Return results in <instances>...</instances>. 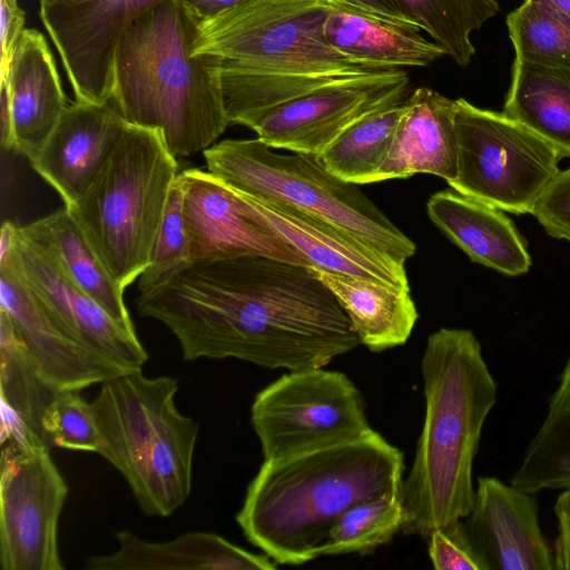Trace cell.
<instances>
[{"label": "cell", "mask_w": 570, "mask_h": 570, "mask_svg": "<svg viewBox=\"0 0 570 570\" xmlns=\"http://www.w3.org/2000/svg\"><path fill=\"white\" fill-rule=\"evenodd\" d=\"M136 305L173 333L186 361L230 357L297 371L324 367L361 344L313 267L266 256L191 264Z\"/></svg>", "instance_id": "6da1fadb"}, {"label": "cell", "mask_w": 570, "mask_h": 570, "mask_svg": "<svg viewBox=\"0 0 570 570\" xmlns=\"http://www.w3.org/2000/svg\"><path fill=\"white\" fill-rule=\"evenodd\" d=\"M403 453L379 432L264 460L236 521L277 564L317 558L336 520L352 507L400 493Z\"/></svg>", "instance_id": "7a4b0ae2"}, {"label": "cell", "mask_w": 570, "mask_h": 570, "mask_svg": "<svg viewBox=\"0 0 570 570\" xmlns=\"http://www.w3.org/2000/svg\"><path fill=\"white\" fill-rule=\"evenodd\" d=\"M331 9L325 0H247L199 21L194 53L222 59L229 124L249 127L314 90L389 70L356 62L330 46L324 22Z\"/></svg>", "instance_id": "3957f363"}, {"label": "cell", "mask_w": 570, "mask_h": 570, "mask_svg": "<svg viewBox=\"0 0 570 570\" xmlns=\"http://www.w3.org/2000/svg\"><path fill=\"white\" fill-rule=\"evenodd\" d=\"M425 417L412 466L402 481V532L428 539L472 510L473 462L498 385L472 331L432 333L421 361Z\"/></svg>", "instance_id": "277c9868"}, {"label": "cell", "mask_w": 570, "mask_h": 570, "mask_svg": "<svg viewBox=\"0 0 570 570\" xmlns=\"http://www.w3.org/2000/svg\"><path fill=\"white\" fill-rule=\"evenodd\" d=\"M198 27L168 0L137 18L116 51L110 101L127 124L156 130L175 158L206 150L229 125L222 59L194 53Z\"/></svg>", "instance_id": "5b68a950"}, {"label": "cell", "mask_w": 570, "mask_h": 570, "mask_svg": "<svg viewBox=\"0 0 570 570\" xmlns=\"http://www.w3.org/2000/svg\"><path fill=\"white\" fill-rule=\"evenodd\" d=\"M178 382L130 370L100 384L92 409L98 452L126 480L140 510L169 517L191 492L198 424L177 409Z\"/></svg>", "instance_id": "8992f818"}, {"label": "cell", "mask_w": 570, "mask_h": 570, "mask_svg": "<svg viewBox=\"0 0 570 570\" xmlns=\"http://www.w3.org/2000/svg\"><path fill=\"white\" fill-rule=\"evenodd\" d=\"M179 173L156 130L127 124L90 186L66 206L122 289L149 265Z\"/></svg>", "instance_id": "52a82bcc"}, {"label": "cell", "mask_w": 570, "mask_h": 570, "mask_svg": "<svg viewBox=\"0 0 570 570\" xmlns=\"http://www.w3.org/2000/svg\"><path fill=\"white\" fill-rule=\"evenodd\" d=\"M203 156L209 174L244 195L322 218L399 265L415 253L358 185L333 175L316 156L281 154L259 138L222 140Z\"/></svg>", "instance_id": "ba28073f"}, {"label": "cell", "mask_w": 570, "mask_h": 570, "mask_svg": "<svg viewBox=\"0 0 570 570\" xmlns=\"http://www.w3.org/2000/svg\"><path fill=\"white\" fill-rule=\"evenodd\" d=\"M455 191L515 215L531 214L562 156L503 111L455 99Z\"/></svg>", "instance_id": "9c48e42d"}, {"label": "cell", "mask_w": 570, "mask_h": 570, "mask_svg": "<svg viewBox=\"0 0 570 570\" xmlns=\"http://www.w3.org/2000/svg\"><path fill=\"white\" fill-rule=\"evenodd\" d=\"M250 422L264 460L361 436L372 430L361 391L342 372L289 371L259 391Z\"/></svg>", "instance_id": "30bf717a"}, {"label": "cell", "mask_w": 570, "mask_h": 570, "mask_svg": "<svg viewBox=\"0 0 570 570\" xmlns=\"http://www.w3.org/2000/svg\"><path fill=\"white\" fill-rule=\"evenodd\" d=\"M2 443L0 567L63 570L58 523L68 485L45 442L18 439Z\"/></svg>", "instance_id": "8fae6325"}, {"label": "cell", "mask_w": 570, "mask_h": 570, "mask_svg": "<svg viewBox=\"0 0 570 570\" xmlns=\"http://www.w3.org/2000/svg\"><path fill=\"white\" fill-rule=\"evenodd\" d=\"M409 87L403 68L350 78L289 100L248 128L274 149L318 156L362 117L403 102Z\"/></svg>", "instance_id": "7c38bea8"}, {"label": "cell", "mask_w": 570, "mask_h": 570, "mask_svg": "<svg viewBox=\"0 0 570 570\" xmlns=\"http://www.w3.org/2000/svg\"><path fill=\"white\" fill-rule=\"evenodd\" d=\"M168 0H57L40 7L76 101L105 104L114 91L118 43L131 23Z\"/></svg>", "instance_id": "4fadbf2b"}, {"label": "cell", "mask_w": 570, "mask_h": 570, "mask_svg": "<svg viewBox=\"0 0 570 570\" xmlns=\"http://www.w3.org/2000/svg\"><path fill=\"white\" fill-rule=\"evenodd\" d=\"M178 180L191 264L258 255L311 266L256 217L242 193L196 168L180 171Z\"/></svg>", "instance_id": "5bb4252c"}, {"label": "cell", "mask_w": 570, "mask_h": 570, "mask_svg": "<svg viewBox=\"0 0 570 570\" xmlns=\"http://www.w3.org/2000/svg\"><path fill=\"white\" fill-rule=\"evenodd\" d=\"M7 262L13 265L33 297L68 334L129 370L142 367L148 354L136 331L114 320L20 235L13 252L0 258V263Z\"/></svg>", "instance_id": "9a60e30c"}, {"label": "cell", "mask_w": 570, "mask_h": 570, "mask_svg": "<svg viewBox=\"0 0 570 570\" xmlns=\"http://www.w3.org/2000/svg\"><path fill=\"white\" fill-rule=\"evenodd\" d=\"M463 523L487 570H556L539 523L538 493L480 476Z\"/></svg>", "instance_id": "2e32d148"}, {"label": "cell", "mask_w": 570, "mask_h": 570, "mask_svg": "<svg viewBox=\"0 0 570 570\" xmlns=\"http://www.w3.org/2000/svg\"><path fill=\"white\" fill-rule=\"evenodd\" d=\"M0 309L16 324L45 381L59 393L80 392L130 371L68 334L9 262L0 263Z\"/></svg>", "instance_id": "e0dca14e"}, {"label": "cell", "mask_w": 570, "mask_h": 570, "mask_svg": "<svg viewBox=\"0 0 570 570\" xmlns=\"http://www.w3.org/2000/svg\"><path fill=\"white\" fill-rule=\"evenodd\" d=\"M0 91L2 148L31 161L68 107L53 56L40 31L23 30Z\"/></svg>", "instance_id": "ac0fdd59"}, {"label": "cell", "mask_w": 570, "mask_h": 570, "mask_svg": "<svg viewBox=\"0 0 570 570\" xmlns=\"http://www.w3.org/2000/svg\"><path fill=\"white\" fill-rule=\"evenodd\" d=\"M126 126L110 100L75 101L68 105L30 165L65 206H71L90 186Z\"/></svg>", "instance_id": "d6986e66"}, {"label": "cell", "mask_w": 570, "mask_h": 570, "mask_svg": "<svg viewBox=\"0 0 570 570\" xmlns=\"http://www.w3.org/2000/svg\"><path fill=\"white\" fill-rule=\"evenodd\" d=\"M245 197L256 217L302 254L311 267L410 289L403 265L333 224L284 204Z\"/></svg>", "instance_id": "ffe728a7"}, {"label": "cell", "mask_w": 570, "mask_h": 570, "mask_svg": "<svg viewBox=\"0 0 570 570\" xmlns=\"http://www.w3.org/2000/svg\"><path fill=\"white\" fill-rule=\"evenodd\" d=\"M455 99L420 87L403 102L392 147L375 183L430 174L456 177Z\"/></svg>", "instance_id": "44dd1931"}, {"label": "cell", "mask_w": 570, "mask_h": 570, "mask_svg": "<svg viewBox=\"0 0 570 570\" xmlns=\"http://www.w3.org/2000/svg\"><path fill=\"white\" fill-rule=\"evenodd\" d=\"M426 210L432 223L471 262L511 277L529 272L532 261L527 240L503 210L454 189L433 194Z\"/></svg>", "instance_id": "7402d4cb"}, {"label": "cell", "mask_w": 570, "mask_h": 570, "mask_svg": "<svg viewBox=\"0 0 570 570\" xmlns=\"http://www.w3.org/2000/svg\"><path fill=\"white\" fill-rule=\"evenodd\" d=\"M118 549L94 554L87 570H275L267 554L249 552L213 532H187L166 542L141 539L129 530L116 532Z\"/></svg>", "instance_id": "603a6c76"}, {"label": "cell", "mask_w": 570, "mask_h": 570, "mask_svg": "<svg viewBox=\"0 0 570 570\" xmlns=\"http://www.w3.org/2000/svg\"><path fill=\"white\" fill-rule=\"evenodd\" d=\"M19 235L114 320L135 331L124 299L125 289L111 276L66 206L19 226Z\"/></svg>", "instance_id": "cb8c5ba5"}, {"label": "cell", "mask_w": 570, "mask_h": 570, "mask_svg": "<svg viewBox=\"0 0 570 570\" xmlns=\"http://www.w3.org/2000/svg\"><path fill=\"white\" fill-rule=\"evenodd\" d=\"M324 36L340 53L382 69L426 67L446 56L420 29L334 8L324 22Z\"/></svg>", "instance_id": "d4e9b609"}, {"label": "cell", "mask_w": 570, "mask_h": 570, "mask_svg": "<svg viewBox=\"0 0 570 570\" xmlns=\"http://www.w3.org/2000/svg\"><path fill=\"white\" fill-rule=\"evenodd\" d=\"M314 269L337 298L361 344L382 352L406 343L419 317L410 289Z\"/></svg>", "instance_id": "484cf974"}, {"label": "cell", "mask_w": 570, "mask_h": 570, "mask_svg": "<svg viewBox=\"0 0 570 570\" xmlns=\"http://www.w3.org/2000/svg\"><path fill=\"white\" fill-rule=\"evenodd\" d=\"M502 111L570 158V69L514 58Z\"/></svg>", "instance_id": "4316f807"}, {"label": "cell", "mask_w": 570, "mask_h": 570, "mask_svg": "<svg viewBox=\"0 0 570 570\" xmlns=\"http://www.w3.org/2000/svg\"><path fill=\"white\" fill-rule=\"evenodd\" d=\"M510 483L534 493L570 488V357Z\"/></svg>", "instance_id": "83f0119b"}, {"label": "cell", "mask_w": 570, "mask_h": 570, "mask_svg": "<svg viewBox=\"0 0 570 570\" xmlns=\"http://www.w3.org/2000/svg\"><path fill=\"white\" fill-rule=\"evenodd\" d=\"M0 355L2 413L12 415L46 442L41 417L59 392L45 381L22 335L3 309H0Z\"/></svg>", "instance_id": "f1b7e54d"}, {"label": "cell", "mask_w": 570, "mask_h": 570, "mask_svg": "<svg viewBox=\"0 0 570 570\" xmlns=\"http://www.w3.org/2000/svg\"><path fill=\"white\" fill-rule=\"evenodd\" d=\"M403 102L371 112L348 126L316 156L320 163L344 181L375 183L392 147Z\"/></svg>", "instance_id": "f546056e"}, {"label": "cell", "mask_w": 570, "mask_h": 570, "mask_svg": "<svg viewBox=\"0 0 570 570\" xmlns=\"http://www.w3.org/2000/svg\"><path fill=\"white\" fill-rule=\"evenodd\" d=\"M393 1L411 23L431 36L461 67L468 66L475 53L472 32L500 11L497 0Z\"/></svg>", "instance_id": "4dcf8cb0"}, {"label": "cell", "mask_w": 570, "mask_h": 570, "mask_svg": "<svg viewBox=\"0 0 570 570\" xmlns=\"http://www.w3.org/2000/svg\"><path fill=\"white\" fill-rule=\"evenodd\" d=\"M515 58L570 69V16L548 0H524L507 17Z\"/></svg>", "instance_id": "1f68e13d"}, {"label": "cell", "mask_w": 570, "mask_h": 570, "mask_svg": "<svg viewBox=\"0 0 570 570\" xmlns=\"http://www.w3.org/2000/svg\"><path fill=\"white\" fill-rule=\"evenodd\" d=\"M404 509L400 493L358 503L333 524L317 558L345 553H371L402 530Z\"/></svg>", "instance_id": "d6a6232c"}, {"label": "cell", "mask_w": 570, "mask_h": 570, "mask_svg": "<svg viewBox=\"0 0 570 570\" xmlns=\"http://www.w3.org/2000/svg\"><path fill=\"white\" fill-rule=\"evenodd\" d=\"M191 265L184 220V194L178 176L174 181L150 262L138 278L139 294L166 284Z\"/></svg>", "instance_id": "836d02e7"}, {"label": "cell", "mask_w": 570, "mask_h": 570, "mask_svg": "<svg viewBox=\"0 0 570 570\" xmlns=\"http://www.w3.org/2000/svg\"><path fill=\"white\" fill-rule=\"evenodd\" d=\"M46 442L58 448L98 453L102 440L91 402L78 391L61 392L41 417Z\"/></svg>", "instance_id": "e575fe53"}, {"label": "cell", "mask_w": 570, "mask_h": 570, "mask_svg": "<svg viewBox=\"0 0 570 570\" xmlns=\"http://www.w3.org/2000/svg\"><path fill=\"white\" fill-rule=\"evenodd\" d=\"M428 552L436 570H487L462 520L434 529L428 537Z\"/></svg>", "instance_id": "d590c367"}, {"label": "cell", "mask_w": 570, "mask_h": 570, "mask_svg": "<svg viewBox=\"0 0 570 570\" xmlns=\"http://www.w3.org/2000/svg\"><path fill=\"white\" fill-rule=\"evenodd\" d=\"M531 214L549 236L570 244V167L557 174Z\"/></svg>", "instance_id": "8d00e7d4"}, {"label": "cell", "mask_w": 570, "mask_h": 570, "mask_svg": "<svg viewBox=\"0 0 570 570\" xmlns=\"http://www.w3.org/2000/svg\"><path fill=\"white\" fill-rule=\"evenodd\" d=\"M1 12V62L0 80H3L11 66L12 58L18 48L24 28V11L18 0H0Z\"/></svg>", "instance_id": "74e56055"}, {"label": "cell", "mask_w": 570, "mask_h": 570, "mask_svg": "<svg viewBox=\"0 0 570 570\" xmlns=\"http://www.w3.org/2000/svg\"><path fill=\"white\" fill-rule=\"evenodd\" d=\"M332 8L375 17L395 24L416 28L397 9L393 0H325ZM421 30V29H420Z\"/></svg>", "instance_id": "f35d334b"}, {"label": "cell", "mask_w": 570, "mask_h": 570, "mask_svg": "<svg viewBox=\"0 0 570 570\" xmlns=\"http://www.w3.org/2000/svg\"><path fill=\"white\" fill-rule=\"evenodd\" d=\"M558 534L553 547L556 570H570V488L563 489L554 504Z\"/></svg>", "instance_id": "ab89813d"}, {"label": "cell", "mask_w": 570, "mask_h": 570, "mask_svg": "<svg viewBox=\"0 0 570 570\" xmlns=\"http://www.w3.org/2000/svg\"><path fill=\"white\" fill-rule=\"evenodd\" d=\"M199 21L214 18L247 0H178Z\"/></svg>", "instance_id": "60d3db41"}, {"label": "cell", "mask_w": 570, "mask_h": 570, "mask_svg": "<svg viewBox=\"0 0 570 570\" xmlns=\"http://www.w3.org/2000/svg\"><path fill=\"white\" fill-rule=\"evenodd\" d=\"M558 10L570 16V0H548Z\"/></svg>", "instance_id": "b9f144b4"}, {"label": "cell", "mask_w": 570, "mask_h": 570, "mask_svg": "<svg viewBox=\"0 0 570 570\" xmlns=\"http://www.w3.org/2000/svg\"><path fill=\"white\" fill-rule=\"evenodd\" d=\"M57 0H39L40 7L56 2Z\"/></svg>", "instance_id": "7bdbcfd3"}]
</instances>
